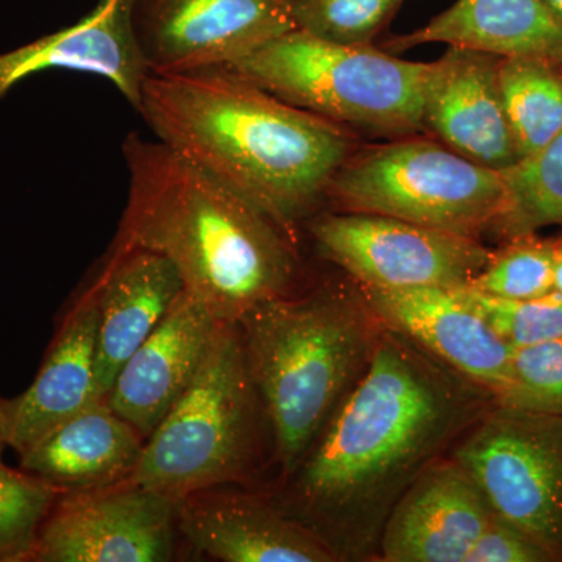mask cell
I'll return each mask as SVG.
<instances>
[{
	"label": "cell",
	"instance_id": "32",
	"mask_svg": "<svg viewBox=\"0 0 562 562\" xmlns=\"http://www.w3.org/2000/svg\"><path fill=\"white\" fill-rule=\"evenodd\" d=\"M562 20V0H543Z\"/></svg>",
	"mask_w": 562,
	"mask_h": 562
},
{
	"label": "cell",
	"instance_id": "11",
	"mask_svg": "<svg viewBox=\"0 0 562 562\" xmlns=\"http://www.w3.org/2000/svg\"><path fill=\"white\" fill-rule=\"evenodd\" d=\"M149 74L224 68L294 31L290 0H136Z\"/></svg>",
	"mask_w": 562,
	"mask_h": 562
},
{
	"label": "cell",
	"instance_id": "19",
	"mask_svg": "<svg viewBox=\"0 0 562 562\" xmlns=\"http://www.w3.org/2000/svg\"><path fill=\"white\" fill-rule=\"evenodd\" d=\"M98 308L88 290L63 319L31 386L13 398L10 447L21 453L46 432L106 401L95 379Z\"/></svg>",
	"mask_w": 562,
	"mask_h": 562
},
{
	"label": "cell",
	"instance_id": "17",
	"mask_svg": "<svg viewBox=\"0 0 562 562\" xmlns=\"http://www.w3.org/2000/svg\"><path fill=\"white\" fill-rule=\"evenodd\" d=\"M135 3L136 0H99L77 24L0 54V101L35 74L68 69L111 81L138 111L149 69L136 38Z\"/></svg>",
	"mask_w": 562,
	"mask_h": 562
},
{
	"label": "cell",
	"instance_id": "10",
	"mask_svg": "<svg viewBox=\"0 0 562 562\" xmlns=\"http://www.w3.org/2000/svg\"><path fill=\"white\" fill-rule=\"evenodd\" d=\"M176 527L177 502L132 479L60 492L32 562L171 561Z\"/></svg>",
	"mask_w": 562,
	"mask_h": 562
},
{
	"label": "cell",
	"instance_id": "29",
	"mask_svg": "<svg viewBox=\"0 0 562 562\" xmlns=\"http://www.w3.org/2000/svg\"><path fill=\"white\" fill-rule=\"evenodd\" d=\"M465 562H552V558L530 536L494 513Z\"/></svg>",
	"mask_w": 562,
	"mask_h": 562
},
{
	"label": "cell",
	"instance_id": "2",
	"mask_svg": "<svg viewBox=\"0 0 562 562\" xmlns=\"http://www.w3.org/2000/svg\"><path fill=\"white\" fill-rule=\"evenodd\" d=\"M138 113L157 139L292 236L350 157L349 135L339 124L225 68L149 74Z\"/></svg>",
	"mask_w": 562,
	"mask_h": 562
},
{
	"label": "cell",
	"instance_id": "1",
	"mask_svg": "<svg viewBox=\"0 0 562 562\" xmlns=\"http://www.w3.org/2000/svg\"><path fill=\"white\" fill-rule=\"evenodd\" d=\"M494 402L382 324L371 360L294 476L302 522L339 560L360 557L425 468Z\"/></svg>",
	"mask_w": 562,
	"mask_h": 562
},
{
	"label": "cell",
	"instance_id": "23",
	"mask_svg": "<svg viewBox=\"0 0 562 562\" xmlns=\"http://www.w3.org/2000/svg\"><path fill=\"white\" fill-rule=\"evenodd\" d=\"M501 172L508 201L492 232L512 239L562 224V128L542 149Z\"/></svg>",
	"mask_w": 562,
	"mask_h": 562
},
{
	"label": "cell",
	"instance_id": "5",
	"mask_svg": "<svg viewBox=\"0 0 562 562\" xmlns=\"http://www.w3.org/2000/svg\"><path fill=\"white\" fill-rule=\"evenodd\" d=\"M258 401L238 324L220 321L198 375L144 442L131 479L177 503L241 479Z\"/></svg>",
	"mask_w": 562,
	"mask_h": 562
},
{
	"label": "cell",
	"instance_id": "28",
	"mask_svg": "<svg viewBox=\"0 0 562 562\" xmlns=\"http://www.w3.org/2000/svg\"><path fill=\"white\" fill-rule=\"evenodd\" d=\"M461 290L503 341L512 347L562 338L561 292L552 291L527 301H506L469 286H461Z\"/></svg>",
	"mask_w": 562,
	"mask_h": 562
},
{
	"label": "cell",
	"instance_id": "31",
	"mask_svg": "<svg viewBox=\"0 0 562 562\" xmlns=\"http://www.w3.org/2000/svg\"><path fill=\"white\" fill-rule=\"evenodd\" d=\"M553 291L562 294V236L553 238Z\"/></svg>",
	"mask_w": 562,
	"mask_h": 562
},
{
	"label": "cell",
	"instance_id": "15",
	"mask_svg": "<svg viewBox=\"0 0 562 562\" xmlns=\"http://www.w3.org/2000/svg\"><path fill=\"white\" fill-rule=\"evenodd\" d=\"M483 492L453 460H436L391 509L380 535L386 562H465L490 524Z\"/></svg>",
	"mask_w": 562,
	"mask_h": 562
},
{
	"label": "cell",
	"instance_id": "12",
	"mask_svg": "<svg viewBox=\"0 0 562 562\" xmlns=\"http://www.w3.org/2000/svg\"><path fill=\"white\" fill-rule=\"evenodd\" d=\"M384 327L401 333L497 402L509 382L513 347L503 341L461 288L380 290L360 286Z\"/></svg>",
	"mask_w": 562,
	"mask_h": 562
},
{
	"label": "cell",
	"instance_id": "22",
	"mask_svg": "<svg viewBox=\"0 0 562 562\" xmlns=\"http://www.w3.org/2000/svg\"><path fill=\"white\" fill-rule=\"evenodd\" d=\"M498 79L517 157L522 160L562 128V65L535 57L501 58Z\"/></svg>",
	"mask_w": 562,
	"mask_h": 562
},
{
	"label": "cell",
	"instance_id": "7",
	"mask_svg": "<svg viewBox=\"0 0 562 562\" xmlns=\"http://www.w3.org/2000/svg\"><path fill=\"white\" fill-rule=\"evenodd\" d=\"M327 198L347 213L380 214L479 238L506 210L501 171L441 144L401 140L350 155Z\"/></svg>",
	"mask_w": 562,
	"mask_h": 562
},
{
	"label": "cell",
	"instance_id": "14",
	"mask_svg": "<svg viewBox=\"0 0 562 562\" xmlns=\"http://www.w3.org/2000/svg\"><path fill=\"white\" fill-rule=\"evenodd\" d=\"M497 55L449 46L430 63L422 101V127L486 168L519 161L503 105Z\"/></svg>",
	"mask_w": 562,
	"mask_h": 562
},
{
	"label": "cell",
	"instance_id": "27",
	"mask_svg": "<svg viewBox=\"0 0 562 562\" xmlns=\"http://www.w3.org/2000/svg\"><path fill=\"white\" fill-rule=\"evenodd\" d=\"M495 403L562 416V338L513 347L508 386Z\"/></svg>",
	"mask_w": 562,
	"mask_h": 562
},
{
	"label": "cell",
	"instance_id": "3",
	"mask_svg": "<svg viewBox=\"0 0 562 562\" xmlns=\"http://www.w3.org/2000/svg\"><path fill=\"white\" fill-rule=\"evenodd\" d=\"M128 199L109 254L143 249L176 266L184 291L214 319L235 322L290 294L297 276L291 233L160 139L122 144Z\"/></svg>",
	"mask_w": 562,
	"mask_h": 562
},
{
	"label": "cell",
	"instance_id": "9",
	"mask_svg": "<svg viewBox=\"0 0 562 562\" xmlns=\"http://www.w3.org/2000/svg\"><path fill=\"white\" fill-rule=\"evenodd\" d=\"M310 233L322 257L380 290L469 286L492 255L472 236L380 214H324Z\"/></svg>",
	"mask_w": 562,
	"mask_h": 562
},
{
	"label": "cell",
	"instance_id": "13",
	"mask_svg": "<svg viewBox=\"0 0 562 562\" xmlns=\"http://www.w3.org/2000/svg\"><path fill=\"white\" fill-rule=\"evenodd\" d=\"M177 527L199 552L224 562H335L327 541L273 503L210 487L177 503Z\"/></svg>",
	"mask_w": 562,
	"mask_h": 562
},
{
	"label": "cell",
	"instance_id": "24",
	"mask_svg": "<svg viewBox=\"0 0 562 562\" xmlns=\"http://www.w3.org/2000/svg\"><path fill=\"white\" fill-rule=\"evenodd\" d=\"M60 490L0 458V562H32L40 530Z\"/></svg>",
	"mask_w": 562,
	"mask_h": 562
},
{
	"label": "cell",
	"instance_id": "4",
	"mask_svg": "<svg viewBox=\"0 0 562 562\" xmlns=\"http://www.w3.org/2000/svg\"><path fill=\"white\" fill-rule=\"evenodd\" d=\"M251 382L291 476L371 360L382 322L360 290L271 299L238 322Z\"/></svg>",
	"mask_w": 562,
	"mask_h": 562
},
{
	"label": "cell",
	"instance_id": "25",
	"mask_svg": "<svg viewBox=\"0 0 562 562\" xmlns=\"http://www.w3.org/2000/svg\"><path fill=\"white\" fill-rule=\"evenodd\" d=\"M469 288L506 301L549 294L553 291V238L530 233L506 239L501 250H492L490 261Z\"/></svg>",
	"mask_w": 562,
	"mask_h": 562
},
{
	"label": "cell",
	"instance_id": "8",
	"mask_svg": "<svg viewBox=\"0 0 562 562\" xmlns=\"http://www.w3.org/2000/svg\"><path fill=\"white\" fill-rule=\"evenodd\" d=\"M492 512L562 561V416L495 403L454 447Z\"/></svg>",
	"mask_w": 562,
	"mask_h": 562
},
{
	"label": "cell",
	"instance_id": "30",
	"mask_svg": "<svg viewBox=\"0 0 562 562\" xmlns=\"http://www.w3.org/2000/svg\"><path fill=\"white\" fill-rule=\"evenodd\" d=\"M11 420H13V401L0 398V458L10 447Z\"/></svg>",
	"mask_w": 562,
	"mask_h": 562
},
{
	"label": "cell",
	"instance_id": "20",
	"mask_svg": "<svg viewBox=\"0 0 562 562\" xmlns=\"http://www.w3.org/2000/svg\"><path fill=\"white\" fill-rule=\"evenodd\" d=\"M146 439L106 401L70 417L22 450L21 468L60 492L131 479Z\"/></svg>",
	"mask_w": 562,
	"mask_h": 562
},
{
	"label": "cell",
	"instance_id": "6",
	"mask_svg": "<svg viewBox=\"0 0 562 562\" xmlns=\"http://www.w3.org/2000/svg\"><path fill=\"white\" fill-rule=\"evenodd\" d=\"M224 68L336 124L387 133L424 128L430 63L402 60L373 44L344 46L294 29Z\"/></svg>",
	"mask_w": 562,
	"mask_h": 562
},
{
	"label": "cell",
	"instance_id": "21",
	"mask_svg": "<svg viewBox=\"0 0 562 562\" xmlns=\"http://www.w3.org/2000/svg\"><path fill=\"white\" fill-rule=\"evenodd\" d=\"M431 43L562 65V20L543 0H457L424 27L392 36L383 49L401 54Z\"/></svg>",
	"mask_w": 562,
	"mask_h": 562
},
{
	"label": "cell",
	"instance_id": "18",
	"mask_svg": "<svg viewBox=\"0 0 562 562\" xmlns=\"http://www.w3.org/2000/svg\"><path fill=\"white\" fill-rule=\"evenodd\" d=\"M184 290L176 266L155 251L106 255L92 283L98 308L95 379L103 398L125 361L138 350Z\"/></svg>",
	"mask_w": 562,
	"mask_h": 562
},
{
	"label": "cell",
	"instance_id": "26",
	"mask_svg": "<svg viewBox=\"0 0 562 562\" xmlns=\"http://www.w3.org/2000/svg\"><path fill=\"white\" fill-rule=\"evenodd\" d=\"M403 0H290L295 29L344 46H369Z\"/></svg>",
	"mask_w": 562,
	"mask_h": 562
},
{
	"label": "cell",
	"instance_id": "16",
	"mask_svg": "<svg viewBox=\"0 0 562 562\" xmlns=\"http://www.w3.org/2000/svg\"><path fill=\"white\" fill-rule=\"evenodd\" d=\"M217 322L183 290L149 338L122 366L106 403L144 439L157 430L198 375Z\"/></svg>",
	"mask_w": 562,
	"mask_h": 562
}]
</instances>
